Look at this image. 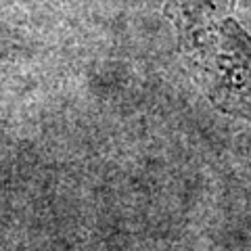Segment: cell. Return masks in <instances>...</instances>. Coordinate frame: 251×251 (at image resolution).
Instances as JSON below:
<instances>
[{
	"label": "cell",
	"mask_w": 251,
	"mask_h": 251,
	"mask_svg": "<svg viewBox=\"0 0 251 251\" xmlns=\"http://www.w3.org/2000/svg\"><path fill=\"white\" fill-rule=\"evenodd\" d=\"M237 0H166V13L176 23L182 49L205 72L228 69L239 54L251 57V40L232 19Z\"/></svg>",
	"instance_id": "6da1fadb"
}]
</instances>
